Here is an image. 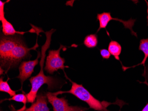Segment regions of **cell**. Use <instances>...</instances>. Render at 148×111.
Segmentation results:
<instances>
[{
    "label": "cell",
    "mask_w": 148,
    "mask_h": 111,
    "mask_svg": "<svg viewBox=\"0 0 148 111\" xmlns=\"http://www.w3.org/2000/svg\"><path fill=\"white\" fill-rule=\"evenodd\" d=\"M56 30L52 29L49 31L45 33L46 36V41L41 48V55L40 61V72L36 76L32 77L29 79V81L31 85V89L29 93L26 94L28 100V103H33L36 100L38 91L44 84H47L48 88L50 90L54 88L56 85V80L51 76H47L44 74V65L46 57V52L50 46L51 37L53 32Z\"/></svg>",
    "instance_id": "6da1fadb"
},
{
    "label": "cell",
    "mask_w": 148,
    "mask_h": 111,
    "mask_svg": "<svg viewBox=\"0 0 148 111\" xmlns=\"http://www.w3.org/2000/svg\"><path fill=\"white\" fill-rule=\"evenodd\" d=\"M65 76L72 84L70 90L67 91H60L53 92L54 95H57L64 93H70L76 97L81 101L85 102L89 106L90 108L98 111H107L106 108L112 103L108 102L100 101L93 97L89 92L82 85H79L73 82L67 77L64 72Z\"/></svg>",
    "instance_id": "7a4b0ae2"
},
{
    "label": "cell",
    "mask_w": 148,
    "mask_h": 111,
    "mask_svg": "<svg viewBox=\"0 0 148 111\" xmlns=\"http://www.w3.org/2000/svg\"><path fill=\"white\" fill-rule=\"evenodd\" d=\"M38 47L39 45L37 44V39L36 44L31 48H29L24 41H22L12 50L5 61L1 65V67L4 69L5 73H7L10 69L16 67L22 60L29 59L30 57H32L30 53V51L31 50H36Z\"/></svg>",
    "instance_id": "3957f363"
},
{
    "label": "cell",
    "mask_w": 148,
    "mask_h": 111,
    "mask_svg": "<svg viewBox=\"0 0 148 111\" xmlns=\"http://www.w3.org/2000/svg\"><path fill=\"white\" fill-rule=\"evenodd\" d=\"M23 40L21 35L5 36L2 34L0 41V63L3 64L8 58L12 50L22 42Z\"/></svg>",
    "instance_id": "277c9868"
},
{
    "label": "cell",
    "mask_w": 148,
    "mask_h": 111,
    "mask_svg": "<svg viewBox=\"0 0 148 111\" xmlns=\"http://www.w3.org/2000/svg\"><path fill=\"white\" fill-rule=\"evenodd\" d=\"M65 47L63 45H60V48L57 50H50L49 51V55L46 60L45 70L49 73L52 74L59 69L64 70L65 68L69 66L64 65L65 60L60 56V52L61 49Z\"/></svg>",
    "instance_id": "5b68a950"
},
{
    "label": "cell",
    "mask_w": 148,
    "mask_h": 111,
    "mask_svg": "<svg viewBox=\"0 0 148 111\" xmlns=\"http://www.w3.org/2000/svg\"><path fill=\"white\" fill-rule=\"evenodd\" d=\"M48 101L53 107V111H86L88 108L77 106H70L68 100L65 97L58 98L50 92H47Z\"/></svg>",
    "instance_id": "8992f818"
},
{
    "label": "cell",
    "mask_w": 148,
    "mask_h": 111,
    "mask_svg": "<svg viewBox=\"0 0 148 111\" xmlns=\"http://www.w3.org/2000/svg\"><path fill=\"white\" fill-rule=\"evenodd\" d=\"M97 20L99 23V27L97 30V32L101 29H106L107 25L112 20L116 21H119L122 23L124 26L125 28L129 29L131 32V34L133 35L138 37L137 33L133 30V27L134 25V23L136 20L130 19L128 21H124L122 19L117 18H114L111 16V13L110 12H103L102 13H99L97 16Z\"/></svg>",
    "instance_id": "52a82bcc"
},
{
    "label": "cell",
    "mask_w": 148,
    "mask_h": 111,
    "mask_svg": "<svg viewBox=\"0 0 148 111\" xmlns=\"http://www.w3.org/2000/svg\"><path fill=\"white\" fill-rule=\"evenodd\" d=\"M40 52H38L37 57L33 61H24L20 64L19 67V75L17 78L19 79L21 84V89L22 88L23 83L29 78L32 74L34 72V69L36 65L39 63V59L41 56Z\"/></svg>",
    "instance_id": "ba28073f"
},
{
    "label": "cell",
    "mask_w": 148,
    "mask_h": 111,
    "mask_svg": "<svg viewBox=\"0 0 148 111\" xmlns=\"http://www.w3.org/2000/svg\"><path fill=\"white\" fill-rule=\"evenodd\" d=\"M48 101L46 94L39 92L35 101L32 103L29 108H26L24 111H50L48 106ZM9 107L11 111H17L13 105H11Z\"/></svg>",
    "instance_id": "9c48e42d"
},
{
    "label": "cell",
    "mask_w": 148,
    "mask_h": 111,
    "mask_svg": "<svg viewBox=\"0 0 148 111\" xmlns=\"http://www.w3.org/2000/svg\"><path fill=\"white\" fill-rule=\"evenodd\" d=\"M2 23V32L5 36H13L16 34L22 35L27 32H36L35 29H32L28 32H20L16 30L10 22L7 21L5 18H4L1 21Z\"/></svg>",
    "instance_id": "30bf717a"
},
{
    "label": "cell",
    "mask_w": 148,
    "mask_h": 111,
    "mask_svg": "<svg viewBox=\"0 0 148 111\" xmlns=\"http://www.w3.org/2000/svg\"><path fill=\"white\" fill-rule=\"evenodd\" d=\"M108 50L115 59L120 61V55L122 52V48L120 44L115 41H111L108 46Z\"/></svg>",
    "instance_id": "8fae6325"
},
{
    "label": "cell",
    "mask_w": 148,
    "mask_h": 111,
    "mask_svg": "<svg viewBox=\"0 0 148 111\" xmlns=\"http://www.w3.org/2000/svg\"><path fill=\"white\" fill-rule=\"evenodd\" d=\"M5 101H13L23 103L24 104L23 107L19 110H17V111H24L26 108V103H28V100L27 98L26 95L24 93L16 94L13 97H11V98L1 100V103Z\"/></svg>",
    "instance_id": "7c38bea8"
},
{
    "label": "cell",
    "mask_w": 148,
    "mask_h": 111,
    "mask_svg": "<svg viewBox=\"0 0 148 111\" xmlns=\"http://www.w3.org/2000/svg\"><path fill=\"white\" fill-rule=\"evenodd\" d=\"M84 44L88 48L96 47L98 44V36L95 34L88 35L85 37Z\"/></svg>",
    "instance_id": "4fadbf2b"
},
{
    "label": "cell",
    "mask_w": 148,
    "mask_h": 111,
    "mask_svg": "<svg viewBox=\"0 0 148 111\" xmlns=\"http://www.w3.org/2000/svg\"><path fill=\"white\" fill-rule=\"evenodd\" d=\"M3 77H1L0 78V91L8 93L11 97L16 95V91L12 89L8 84V81L10 80V78L8 77V79L5 81H3Z\"/></svg>",
    "instance_id": "5bb4252c"
},
{
    "label": "cell",
    "mask_w": 148,
    "mask_h": 111,
    "mask_svg": "<svg viewBox=\"0 0 148 111\" xmlns=\"http://www.w3.org/2000/svg\"><path fill=\"white\" fill-rule=\"evenodd\" d=\"M139 50L142 51L143 52V53H144L145 56L142 62L140 64H138L137 66L140 65H143V66H145V62L148 57V38L140 40L139 47Z\"/></svg>",
    "instance_id": "9a60e30c"
},
{
    "label": "cell",
    "mask_w": 148,
    "mask_h": 111,
    "mask_svg": "<svg viewBox=\"0 0 148 111\" xmlns=\"http://www.w3.org/2000/svg\"><path fill=\"white\" fill-rule=\"evenodd\" d=\"M10 1H7L5 2H3L0 1V21L5 18V12H4V6L5 4L7 2H9Z\"/></svg>",
    "instance_id": "2e32d148"
},
{
    "label": "cell",
    "mask_w": 148,
    "mask_h": 111,
    "mask_svg": "<svg viewBox=\"0 0 148 111\" xmlns=\"http://www.w3.org/2000/svg\"><path fill=\"white\" fill-rule=\"evenodd\" d=\"M100 53L101 55L103 57V59H109L111 55L108 50L104 49V48L100 50Z\"/></svg>",
    "instance_id": "e0dca14e"
},
{
    "label": "cell",
    "mask_w": 148,
    "mask_h": 111,
    "mask_svg": "<svg viewBox=\"0 0 148 111\" xmlns=\"http://www.w3.org/2000/svg\"><path fill=\"white\" fill-rule=\"evenodd\" d=\"M144 84H146L147 86H148V83L147 82V80H145V81L144 82H143ZM142 111H148V103L146 104V105L145 106V107L142 110Z\"/></svg>",
    "instance_id": "ac0fdd59"
},
{
    "label": "cell",
    "mask_w": 148,
    "mask_h": 111,
    "mask_svg": "<svg viewBox=\"0 0 148 111\" xmlns=\"http://www.w3.org/2000/svg\"><path fill=\"white\" fill-rule=\"evenodd\" d=\"M5 71L4 70V69H2L1 67L0 68V72H1V75L3 74Z\"/></svg>",
    "instance_id": "d6986e66"
},
{
    "label": "cell",
    "mask_w": 148,
    "mask_h": 111,
    "mask_svg": "<svg viewBox=\"0 0 148 111\" xmlns=\"http://www.w3.org/2000/svg\"><path fill=\"white\" fill-rule=\"evenodd\" d=\"M147 77H148V76H147Z\"/></svg>",
    "instance_id": "ffe728a7"
}]
</instances>
